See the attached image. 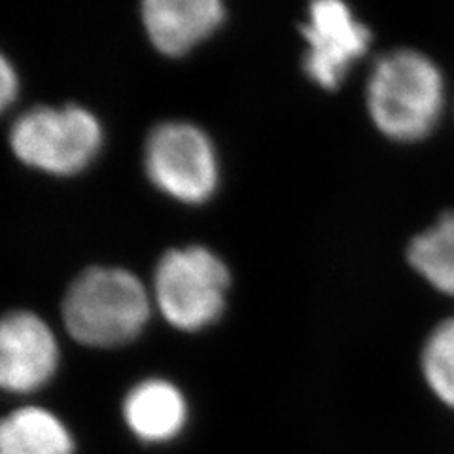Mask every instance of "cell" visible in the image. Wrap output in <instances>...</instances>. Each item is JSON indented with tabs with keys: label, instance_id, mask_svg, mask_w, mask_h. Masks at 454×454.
I'll return each instance as SVG.
<instances>
[{
	"label": "cell",
	"instance_id": "5",
	"mask_svg": "<svg viewBox=\"0 0 454 454\" xmlns=\"http://www.w3.org/2000/svg\"><path fill=\"white\" fill-rule=\"evenodd\" d=\"M146 173L163 193L199 205L218 186L215 146L192 123H163L148 138Z\"/></svg>",
	"mask_w": 454,
	"mask_h": 454
},
{
	"label": "cell",
	"instance_id": "12",
	"mask_svg": "<svg viewBox=\"0 0 454 454\" xmlns=\"http://www.w3.org/2000/svg\"><path fill=\"white\" fill-rule=\"evenodd\" d=\"M422 369L434 394L454 409V318L439 324L426 340Z\"/></svg>",
	"mask_w": 454,
	"mask_h": 454
},
{
	"label": "cell",
	"instance_id": "8",
	"mask_svg": "<svg viewBox=\"0 0 454 454\" xmlns=\"http://www.w3.org/2000/svg\"><path fill=\"white\" fill-rule=\"evenodd\" d=\"M225 8L218 0H148L142 21L152 44L165 55H182L222 25Z\"/></svg>",
	"mask_w": 454,
	"mask_h": 454
},
{
	"label": "cell",
	"instance_id": "11",
	"mask_svg": "<svg viewBox=\"0 0 454 454\" xmlns=\"http://www.w3.org/2000/svg\"><path fill=\"white\" fill-rule=\"evenodd\" d=\"M409 263L434 288L454 295V212L442 216L413 239Z\"/></svg>",
	"mask_w": 454,
	"mask_h": 454
},
{
	"label": "cell",
	"instance_id": "7",
	"mask_svg": "<svg viewBox=\"0 0 454 454\" xmlns=\"http://www.w3.org/2000/svg\"><path fill=\"white\" fill-rule=\"evenodd\" d=\"M59 365L50 325L28 310L0 317V390L31 394L46 387Z\"/></svg>",
	"mask_w": 454,
	"mask_h": 454
},
{
	"label": "cell",
	"instance_id": "1",
	"mask_svg": "<svg viewBox=\"0 0 454 454\" xmlns=\"http://www.w3.org/2000/svg\"><path fill=\"white\" fill-rule=\"evenodd\" d=\"M68 333L85 347L112 348L133 340L150 318V295L133 273L91 267L70 284L63 301Z\"/></svg>",
	"mask_w": 454,
	"mask_h": 454
},
{
	"label": "cell",
	"instance_id": "4",
	"mask_svg": "<svg viewBox=\"0 0 454 454\" xmlns=\"http://www.w3.org/2000/svg\"><path fill=\"white\" fill-rule=\"evenodd\" d=\"M10 145L25 165L68 176L95 160L103 129L93 114L80 106L35 108L12 127Z\"/></svg>",
	"mask_w": 454,
	"mask_h": 454
},
{
	"label": "cell",
	"instance_id": "10",
	"mask_svg": "<svg viewBox=\"0 0 454 454\" xmlns=\"http://www.w3.org/2000/svg\"><path fill=\"white\" fill-rule=\"evenodd\" d=\"M65 422L40 407H23L0 419V454H74Z\"/></svg>",
	"mask_w": 454,
	"mask_h": 454
},
{
	"label": "cell",
	"instance_id": "3",
	"mask_svg": "<svg viewBox=\"0 0 454 454\" xmlns=\"http://www.w3.org/2000/svg\"><path fill=\"white\" fill-rule=\"evenodd\" d=\"M230 288V269L201 247L167 252L155 271L153 295L163 318L184 332H197L220 318Z\"/></svg>",
	"mask_w": 454,
	"mask_h": 454
},
{
	"label": "cell",
	"instance_id": "9",
	"mask_svg": "<svg viewBox=\"0 0 454 454\" xmlns=\"http://www.w3.org/2000/svg\"><path fill=\"white\" fill-rule=\"evenodd\" d=\"M123 419L140 442L161 445L173 442L186 428L188 403L173 382L148 379L127 394Z\"/></svg>",
	"mask_w": 454,
	"mask_h": 454
},
{
	"label": "cell",
	"instance_id": "6",
	"mask_svg": "<svg viewBox=\"0 0 454 454\" xmlns=\"http://www.w3.org/2000/svg\"><path fill=\"white\" fill-rule=\"evenodd\" d=\"M303 36L309 44L305 73L324 90H337L350 67L362 59L372 44V31L339 0H317L310 4Z\"/></svg>",
	"mask_w": 454,
	"mask_h": 454
},
{
	"label": "cell",
	"instance_id": "13",
	"mask_svg": "<svg viewBox=\"0 0 454 454\" xmlns=\"http://www.w3.org/2000/svg\"><path fill=\"white\" fill-rule=\"evenodd\" d=\"M18 88L20 85L16 70H13L6 57L0 53V112L13 103V98L18 97Z\"/></svg>",
	"mask_w": 454,
	"mask_h": 454
},
{
	"label": "cell",
	"instance_id": "2",
	"mask_svg": "<svg viewBox=\"0 0 454 454\" xmlns=\"http://www.w3.org/2000/svg\"><path fill=\"white\" fill-rule=\"evenodd\" d=\"M443 101V76L420 51L387 53L369 76V114L379 129L394 140L424 138L435 127Z\"/></svg>",
	"mask_w": 454,
	"mask_h": 454
}]
</instances>
